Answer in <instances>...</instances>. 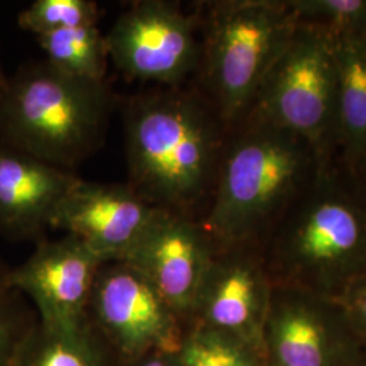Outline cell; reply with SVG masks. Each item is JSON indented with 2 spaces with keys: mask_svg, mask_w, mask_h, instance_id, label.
<instances>
[{
  "mask_svg": "<svg viewBox=\"0 0 366 366\" xmlns=\"http://www.w3.org/2000/svg\"><path fill=\"white\" fill-rule=\"evenodd\" d=\"M129 186L149 205L197 217L208 208L228 129L198 90L157 87L127 106Z\"/></svg>",
  "mask_w": 366,
  "mask_h": 366,
  "instance_id": "obj_1",
  "label": "cell"
},
{
  "mask_svg": "<svg viewBox=\"0 0 366 366\" xmlns=\"http://www.w3.org/2000/svg\"><path fill=\"white\" fill-rule=\"evenodd\" d=\"M262 251L277 285L335 299L366 278V199L338 157L325 160Z\"/></svg>",
  "mask_w": 366,
  "mask_h": 366,
  "instance_id": "obj_2",
  "label": "cell"
},
{
  "mask_svg": "<svg viewBox=\"0 0 366 366\" xmlns=\"http://www.w3.org/2000/svg\"><path fill=\"white\" fill-rule=\"evenodd\" d=\"M326 159L305 139L266 121L246 118L232 128L199 219L216 247L262 246Z\"/></svg>",
  "mask_w": 366,
  "mask_h": 366,
  "instance_id": "obj_3",
  "label": "cell"
},
{
  "mask_svg": "<svg viewBox=\"0 0 366 366\" xmlns=\"http://www.w3.org/2000/svg\"><path fill=\"white\" fill-rule=\"evenodd\" d=\"M110 107L105 81L29 63L0 92V143L71 171L102 143Z\"/></svg>",
  "mask_w": 366,
  "mask_h": 366,
  "instance_id": "obj_4",
  "label": "cell"
},
{
  "mask_svg": "<svg viewBox=\"0 0 366 366\" xmlns=\"http://www.w3.org/2000/svg\"><path fill=\"white\" fill-rule=\"evenodd\" d=\"M201 92L228 132L254 104L297 19L282 0H220L196 6Z\"/></svg>",
  "mask_w": 366,
  "mask_h": 366,
  "instance_id": "obj_5",
  "label": "cell"
},
{
  "mask_svg": "<svg viewBox=\"0 0 366 366\" xmlns=\"http://www.w3.org/2000/svg\"><path fill=\"white\" fill-rule=\"evenodd\" d=\"M246 118L292 132L323 157H334L337 61L332 37L297 22Z\"/></svg>",
  "mask_w": 366,
  "mask_h": 366,
  "instance_id": "obj_6",
  "label": "cell"
},
{
  "mask_svg": "<svg viewBox=\"0 0 366 366\" xmlns=\"http://www.w3.org/2000/svg\"><path fill=\"white\" fill-rule=\"evenodd\" d=\"M109 59L128 78L182 87L201 60V22L167 0L136 1L105 36Z\"/></svg>",
  "mask_w": 366,
  "mask_h": 366,
  "instance_id": "obj_7",
  "label": "cell"
},
{
  "mask_svg": "<svg viewBox=\"0 0 366 366\" xmlns=\"http://www.w3.org/2000/svg\"><path fill=\"white\" fill-rule=\"evenodd\" d=\"M89 319L121 360L179 352L186 325L157 289L125 262H106L94 282Z\"/></svg>",
  "mask_w": 366,
  "mask_h": 366,
  "instance_id": "obj_8",
  "label": "cell"
},
{
  "mask_svg": "<svg viewBox=\"0 0 366 366\" xmlns=\"http://www.w3.org/2000/svg\"><path fill=\"white\" fill-rule=\"evenodd\" d=\"M364 353L334 299L273 285L263 328L264 366H354Z\"/></svg>",
  "mask_w": 366,
  "mask_h": 366,
  "instance_id": "obj_9",
  "label": "cell"
},
{
  "mask_svg": "<svg viewBox=\"0 0 366 366\" xmlns=\"http://www.w3.org/2000/svg\"><path fill=\"white\" fill-rule=\"evenodd\" d=\"M216 249L199 219L157 209L119 261L144 275L187 326Z\"/></svg>",
  "mask_w": 366,
  "mask_h": 366,
  "instance_id": "obj_10",
  "label": "cell"
},
{
  "mask_svg": "<svg viewBox=\"0 0 366 366\" xmlns=\"http://www.w3.org/2000/svg\"><path fill=\"white\" fill-rule=\"evenodd\" d=\"M273 281L262 246L217 249L197 295L190 323L220 331L263 354Z\"/></svg>",
  "mask_w": 366,
  "mask_h": 366,
  "instance_id": "obj_11",
  "label": "cell"
},
{
  "mask_svg": "<svg viewBox=\"0 0 366 366\" xmlns=\"http://www.w3.org/2000/svg\"><path fill=\"white\" fill-rule=\"evenodd\" d=\"M102 264L76 237L66 235L39 243L27 261L10 270L9 288L31 300L42 327L75 330L90 322L92 288Z\"/></svg>",
  "mask_w": 366,
  "mask_h": 366,
  "instance_id": "obj_12",
  "label": "cell"
},
{
  "mask_svg": "<svg viewBox=\"0 0 366 366\" xmlns=\"http://www.w3.org/2000/svg\"><path fill=\"white\" fill-rule=\"evenodd\" d=\"M157 212L129 184L79 179L56 210L52 228L76 237L106 263L127 254Z\"/></svg>",
  "mask_w": 366,
  "mask_h": 366,
  "instance_id": "obj_13",
  "label": "cell"
},
{
  "mask_svg": "<svg viewBox=\"0 0 366 366\" xmlns=\"http://www.w3.org/2000/svg\"><path fill=\"white\" fill-rule=\"evenodd\" d=\"M79 179L72 171L0 143V232L39 237L52 228L56 210Z\"/></svg>",
  "mask_w": 366,
  "mask_h": 366,
  "instance_id": "obj_14",
  "label": "cell"
},
{
  "mask_svg": "<svg viewBox=\"0 0 366 366\" xmlns=\"http://www.w3.org/2000/svg\"><path fill=\"white\" fill-rule=\"evenodd\" d=\"M332 39L337 61L334 157L353 167L366 160V36Z\"/></svg>",
  "mask_w": 366,
  "mask_h": 366,
  "instance_id": "obj_15",
  "label": "cell"
},
{
  "mask_svg": "<svg viewBox=\"0 0 366 366\" xmlns=\"http://www.w3.org/2000/svg\"><path fill=\"white\" fill-rule=\"evenodd\" d=\"M110 352L90 322L75 330H51L36 323L11 366H113Z\"/></svg>",
  "mask_w": 366,
  "mask_h": 366,
  "instance_id": "obj_16",
  "label": "cell"
},
{
  "mask_svg": "<svg viewBox=\"0 0 366 366\" xmlns=\"http://www.w3.org/2000/svg\"><path fill=\"white\" fill-rule=\"evenodd\" d=\"M46 61L72 78L105 81L109 53L97 25L74 27L36 37Z\"/></svg>",
  "mask_w": 366,
  "mask_h": 366,
  "instance_id": "obj_17",
  "label": "cell"
},
{
  "mask_svg": "<svg viewBox=\"0 0 366 366\" xmlns=\"http://www.w3.org/2000/svg\"><path fill=\"white\" fill-rule=\"evenodd\" d=\"M178 354L181 366H264L249 343L196 323L186 326Z\"/></svg>",
  "mask_w": 366,
  "mask_h": 366,
  "instance_id": "obj_18",
  "label": "cell"
},
{
  "mask_svg": "<svg viewBox=\"0 0 366 366\" xmlns=\"http://www.w3.org/2000/svg\"><path fill=\"white\" fill-rule=\"evenodd\" d=\"M297 22L331 37L366 36V0H287Z\"/></svg>",
  "mask_w": 366,
  "mask_h": 366,
  "instance_id": "obj_19",
  "label": "cell"
},
{
  "mask_svg": "<svg viewBox=\"0 0 366 366\" xmlns=\"http://www.w3.org/2000/svg\"><path fill=\"white\" fill-rule=\"evenodd\" d=\"M98 4L92 0H36L18 15V25L36 37L74 27L97 25Z\"/></svg>",
  "mask_w": 366,
  "mask_h": 366,
  "instance_id": "obj_20",
  "label": "cell"
},
{
  "mask_svg": "<svg viewBox=\"0 0 366 366\" xmlns=\"http://www.w3.org/2000/svg\"><path fill=\"white\" fill-rule=\"evenodd\" d=\"M22 297L11 288L0 295V366H11L22 340L36 326Z\"/></svg>",
  "mask_w": 366,
  "mask_h": 366,
  "instance_id": "obj_21",
  "label": "cell"
},
{
  "mask_svg": "<svg viewBox=\"0 0 366 366\" xmlns=\"http://www.w3.org/2000/svg\"><path fill=\"white\" fill-rule=\"evenodd\" d=\"M334 300L340 304L354 335L366 352V278L350 285Z\"/></svg>",
  "mask_w": 366,
  "mask_h": 366,
  "instance_id": "obj_22",
  "label": "cell"
},
{
  "mask_svg": "<svg viewBox=\"0 0 366 366\" xmlns=\"http://www.w3.org/2000/svg\"><path fill=\"white\" fill-rule=\"evenodd\" d=\"M133 366H181L178 352H155L132 364Z\"/></svg>",
  "mask_w": 366,
  "mask_h": 366,
  "instance_id": "obj_23",
  "label": "cell"
},
{
  "mask_svg": "<svg viewBox=\"0 0 366 366\" xmlns=\"http://www.w3.org/2000/svg\"><path fill=\"white\" fill-rule=\"evenodd\" d=\"M346 166V164H345ZM347 167V166H346ZM352 175H353L354 181L357 183L361 194L364 196L366 199V160L355 164L353 167H347Z\"/></svg>",
  "mask_w": 366,
  "mask_h": 366,
  "instance_id": "obj_24",
  "label": "cell"
},
{
  "mask_svg": "<svg viewBox=\"0 0 366 366\" xmlns=\"http://www.w3.org/2000/svg\"><path fill=\"white\" fill-rule=\"evenodd\" d=\"M9 267H6L1 262H0V295L4 293L9 288V274H10Z\"/></svg>",
  "mask_w": 366,
  "mask_h": 366,
  "instance_id": "obj_25",
  "label": "cell"
},
{
  "mask_svg": "<svg viewBox=\"0 0 366 366\" xmlns=\"http://www.w3.org/2000/svg\"><path fill=\"white\" fill-rule=\"evenodd\" d=\"M6 81H7V76L1 68V63H0V92H3L4 86H6Z\"/></svg>",
  "mask_w": 366,
  "mask_h": 366,
  "instance_id": "obj_26",
  "label": "cell"
},
{
  "mask_svg": "<svg viewBox=\"0 0 366 366\" xmlns=\"http://www.w3.org/2000/svg\"><path fill=\"white\" fill-rule=\"evenodd\" d=\"M354 366H366V352L362 354V357L358 360V362Z\"/></svg>",
  "mask_w": 366,
  "mask_h": 366,
  "instance_id": "obj_27",
  "label": "cell"
}]
</instances>
